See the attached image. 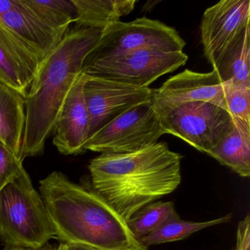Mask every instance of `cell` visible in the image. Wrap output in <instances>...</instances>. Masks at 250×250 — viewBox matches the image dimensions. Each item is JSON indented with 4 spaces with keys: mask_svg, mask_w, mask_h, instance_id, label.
<instances>
[{
    "mask_svg": "<svg viewBox=\"0 0 250 250\" xmlns=\"http://www.w3.org/2000/svg\"><path fill=\"white\" fill-rule=\"evenodd\" d=\"M55 238L84 250H147L115 209L93 188L54 171L40 181Z\"/></svg>",
    "mask_w": 250,
    "mask_h": 250,
    "instance_id": "obj_1",
    "label": "cell"
},
{
    "mask_svg": "<svg viewBox=\"0 0 250 250\" xmlns=\"http://www.w3.org/2000/svg\"><path fill=\"white\" fill-rule=\"evenodd\" d=\"M182 156L165 143L128 153H102L90 161L92 188L125 221L181 183Z\"/></svg>",
    "mask_w": 250,
    "mask_h": 250,
    "instance_id": "obj_2",
    "label": "cell"
},
{
    "mask_svg": "<svg viewBox=\"0 0 250 250\" xmlns=\"http://www.w3.org/2000/svg\"><path fill=\"white\" fill-rule=\"evenodd\" d=\"M102 30L74 25L38 70L25 99L21 159L42 154L83 63L99 42Z\"/></svg>",
    "mask_w": 250,
    "mask_h": 250,
    "instance_id": "obj_3",
    "label": "cell"
},
{
    "mask_svg": "<svg viewBox=\"0 0 250 250\" xmlns=\"http://www.w3.org/2000/svg\"><path fill=\"white\" fill-rule=\"evenodd\" d=\"M52 238L44 202L24 169L0 191V239L8 247L38 250Z\"/></svg>",
    "mask_w": 250,
    "mask_h": 250,
    "instance_id": "obj_4",
    "label": "cell"
},
{
    "mask_svg": "<svg viewBox=\"0 0 250 250\" xmlns=\"http://www.w3.org/2000/svg\"><path fill=\"white\" fill-rule=\"evenodd\" d=\"M185 46L175 29L157 20L143 17L130 22L119 21L102 30L99 42L84 63L140 49L181 52Z\"/></svg>",
    "mask_w": 250,
    "mask_h": 250,
    "instance_id": "obj_5",
    "label": "cell"
},
{
    "mask_svg": "<svg viewBox=\"0 0 250 250\" xmlns=\"http://www.w3.org/2000/svg\"><path fill=\"white\" fill-rule=\"evenodd\" d=\"M188 56L181 52L140 49L83 64L82 74L137 87H149L162 76L184 66Z\"/></svg>",
    "mask_w": 250,
    "mask_h": 250,
    "instance_id": "obj_6",
    "label": "cell"
},
{
    "mask_svg": "<svg viewBox=\"0 0 250 250\" xmlns=\"http://www.w3.org/2000/svg\"><path fill=\"white\" fill-rule=\"evenodd\" d=\"M165 134L153 99L131 108L87 140L84 150L128 153L157 143Z\"/></svg>",
    "mask_w": 250,
    "mask_h": 250,
    "instance_id": "obj_7",
    "label": "cell"
},
{
    "mask_svg": "<svg viewBox=\"0 0 250 250\" xmlns=\"http://www.w3.org/2000/svg\"><path fill=\"white\" fill-rule=\"evenodd\" d=\"M165 134H172L207 153L235 128L228 110L208 102L184 104L159 114Z\"/></svg>",
    "mask_w": 250,
    "mask_h": 250,
    "instance_id": "obj_8",
    "label": "cell"
},
{
    "mask_svg": "<svg viewBox=\"0 0 250 250\" xmlns=\"http://www.w3.org/2000/svg\"><path fill=\"white\" fill-rule=\"evenodd\" d=\"M153 92L149 87L86 76L83 94L90 117L89 138L131 108L151 100Z\"/></svg>",
    "mask_w": 250,
    "mask_h": 250,
    "instance_id": "obj_9",
    "label": "cell"
},
{
    "mask_svg": "<svg viewBox=\"0 0 250 250\" xmlns=\"http://www.w3.org/2000/svg\"><path fill=\"white\" fill-rule=\"evenodd\" d=\"M250 0H223L206 10L200 37L206 59L214 67L227 49L250 29Z\"/></svg>",
    "mask_w": 250,
    "mask_h": 250,
    "instance_id": "obj_10",
    "label": "cell"
},
{
    "mask_svg": "<svg viewBox=\"0 0 250 250\" xmlns=\"http://www.w3.org/2000/svg\"><path fill=\"white\" fill-rule=\"evenodd\" d=\"M153 101L159 115L194 102H208L227 109L222 83L213 70L198 73L186 69L154 90Z\"/></svg>",
    "mask_w": 250,
    "mask_h": 250,
    "instance_id": "obj_11",
    "label": "cell"
},
{
    "mask_svg": "<svg viewBox=\"0 0 250 250\" xmlns=\"http://www.w3.org/2000/svg\"><path fill=\"white\" fill-rule=\"evenodd\" d=\"M42 62L39 55L0 21V84L26 99Z\"/></svg>",
    "mask_w": 250,
    "mask_h": 250,
    "instance_id": "obj_12",
    "label": "cell"
},
{
    "mask_svg": "<svg viewBox=\"0 0 250 250\" xmlns=\"http://www.w3.org/2000/svg\"><path fill=\"white\" fill-rule=\"evenodd\" d=\"M86 75L82 74L68 93L54 128L53 144L63 155L84 152L89 138L90 117L84 102L83 87Z\"/></svg>",
    "mask_w": 250,
    "mask_h": 250,
    "instance_id": "obj_13",
    "label": "cell"
},
{
    "mask_svg": "<svg viewBox=\"0 0 250 250\" xmlns=\"http://www.w3.org/2000/svg\"><path fill=\"white\" fill-rule=\"evenodd\" d=\"M11 32L18 36L43 61L61 43L66 33L49 27L25 2L20 0L17 9L0 18Z\"/></svg>",
    "mask_w": 250,
    "mask_h": 250,
    "instance_id": "obj_14",
    "label": "cell"
},
{
    "mask_svg": "<svg viewBox=\"0 0 250 250\" xmlns=\"http://www.w3.org/2000/svg\"><path fill=\"white\" fill-rule=\"evenodd\" d=\"M25 121V98L0 84V140L21 159Z\"/></svg>",
    "mask_w": 250,
    "mask_h": 250,
    "instance_id": "obj_15",
    "label": "cell"
},
{
    "mask_svg": "<svg viewBox=\"0 0 250 250\" xmlns=\"http://www.w3.org/2000/svg\"><path fill=\"white\" fill-rule=\"evenodd\" d=\"M235 128L207 154L243 178L250 175V124L235 119Z\"/></svg>",
    "mask_w": 250,
    "mask_h": 250,
    "instance_id": "obj_16",
    "label": "cell"
},
{
    "mask_svg": "<svg viewBox=\"0 0 250 250\" xmlns=\"http://www.w3.org/2000/svg\"><path fill=\"white\" fill-rule=\"evenodd\" d=\"M77 18L75 25L84 28L103 30L129 14L136 0H73Z\"/></svg>",
    "mask_w": 250,
    "mask_h": 250,
    "instance_id": "obj_17",
    "label": "cell"
},
{
    "mask_svg": "<svg viewBox=\"0 0 250 250\" xmlns=\"http://www.w3.org/2000/svg\"><path fill=\"white\" fill-rule=\"evenodd\" d=\"M250 28L229 46L213 68L222 83L250 87Z\"/></svg>",
    "mask_w": 250,
    "mask_h": 250,
    "instance_id": "obj_18",
    "label": "cell"
},
{
    "mask_svg": "<svg viewBox=\"0 0 250 250\" xmlns=\"http://www.w3.org/2000/svg\"><path fill=\"white\" fill-rule=\"evenodd\" d=\"M178 219L181 218L172 202L155 201L139 209L126 223L133 235L140 241L167 222Z\"/></svg>",
    "mask_w": 250,
    "mask_h": 250,
    "instance_id": "obj_19",
    "label": "cell"
},
{
    "mask_svg": "<svg viewBox=\"0 0 250 250\" xmlns=\"http://www.w3.org/2000/svg\"><path fill=\"white\" fill-rule=\"evenodd\" d=\"M232 213L207 222H192L178 219L170 221L161 227L153 233L140 240V242L148 247L165 243L186 239L192 234L214 225L227 223L232 219Z\"/></svg>",
    "mask_w": 250,
    "mask_h": 250,
    "instance_id": "obj_20",
    "label": "cell"
},
{
    "mask_svg": "<svg viewBox=\"0 0 250 250\" xmlns=\"http://www.w3.org/2000/svg\"><path fill=\"white\" fill-rule=\"evenodd\" d=\"M29 8L46 24L62 33L77 21V13L73 0H25Z\"/></svg>",
    "mask_w": 250,
    "mask_h": 250,
    "instance_id": "obj_21",
    "label": "cell"
},
{
    "mask_svg": "<svg viewBox=\"0 0 250 250\" xmlns=\"http://www.w3.org/2000/svg\"><path fill=\"white\" fill-rule=\"evenodd\" d=\"M222 89L227 109L232 118L250 124V87L225 82Z\"/></svg>",
    "mask_w": 250,
    "mask_h": 250,
    "instance_id": "obj_22",
    "label": "cell"
},
{
    "mask_svg": "<svg viewBox=\"0 0 250 250\" xmlns=\"http://www.w3.org/2000/svg\"><path fill=\"white\" fill-rule=\"evenodd\" d=\"M24 169L22 159L5 146H0V191Z\"/></svg>",
    "mask_w": 250,
    "mask_h": 250,
    "instance_id": "obj_23",
    "label": "cell"
},
{
    "mask_svg": "<svg viewBox=\"0 0 250 250\" xmlns=\"http://www.w3.org/2000/svg\"><path fill=\"white\" fill-rule=\"evenodd\" d=\"M234 250H250V217L249 214L238 223L236 244Z\"/></svg>",
    "mask_w": 250,
    "mask_h": 250,
    "instance_id": "obj_24",
    "label": "cell"
},
{
    "mask_svg": "<svg viewBox=\"0 0 250 250\" xmlns=\"http://www.w3.org/2000/svg\"><path fill=\"white\" fill-rule=\"evenodd\" d=\"M20 3V0H0V18L17 9Z\"/></svg>",
    "mask_w": 250,
    "mask_h": 250,
    "instance_id": "obj_25",
    "label": "cell"
},
{
    "mask_svg": "<svg viewBox=\"0 0 250 250\" xmlns=\"http://www.w3.org/2000/svg\"><path fill=\"white\" fill-rule=\"evenodd\" d=\"M67 248H68V245L61 243V244H60L59 246H58V247H52V248H48V247H46V246H45L43 248L38 250H65Z\"/></svg>",
    "mask_w": 250,
    "mask_h": 250,
    "instance_id": "obj_26",
    "label": "cell"
},
{
    "mask_svg": "<svg viewBox=\"0 0 250 250\" xmlns=\"http://www.w3.org/2000/svg\"><path fill=\"white\" fill-rule=\"evenodd\" d=\"M2 250H35L31 249L23 248V247H7Z\"/></svg>",
    "mask_w": 250,
    "mask_h": 250,
    "instance_id": "obj_27",
    "label": "cell"
},
{
    "mask_svg": "<svg viewBox=\"0 0 250 250\" xmlns=\"http://www.w3.org/2000/svg\"><path fill=\"white\" fill-rule=\"evenodd\" d=\"M82 250V249L76 248V247H69V246H68V248H67L66 250Z\"/></svg>",
    "mask_w": 250,
    "mask_h": 250,
    "instance_id": "obj_28",
    "label": "cell"
},
{
    "mask_svg": "<svg viewBox=\"0 0 250 250\" xmlns=\"http://www.w3.org/2000/svg\"><path fill=\"white\" fill-rule=\"evenodd\" d=\"M0 146H5V145H4V143H2V141L1 140H0ZM5 147H6V146H5Z\"/></svg>",
    "mask_w": 250,
    "mask_h": 250,
    "instance_id": "obj_29",
    "label": "cell"
}]
</instances>
